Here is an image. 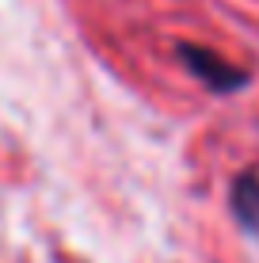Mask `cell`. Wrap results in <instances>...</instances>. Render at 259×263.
Listing matches in <instances>:
<instances>
[{
  "mask_svg": "<svg viewBox=\"0 0 259 263\" xmlns=\"http://www.w3.org/2000/svg\"><path fill=\"white\" fill-rule=\"evenodd\" d=\"M180 61L202 80V88H210L217 96H236L252 84V72L248 69L233 65L229 58H221V53H213L206 46H187V42H180Z\"/></svg>",
  "mask_w": 259,
  "mask_h": 263,
  "instance_id": "1",
  "label": "cell"
},
{
  "mask_svg": "<svg viewBox=\"0 0 259 263\" xmlns=\"http://www.w3.org/2000/svg\"><path fill=\"white\" fill-rule=\"evenodd\" d=\"M229 210L240 221V229L259 237V176L255 172H240L229 191Z\"/></svg>",
  "mask_w": 259,
  "mask_h": 263,
  "instance_id": "2",
  "label": "cell"
}]
</instances>
